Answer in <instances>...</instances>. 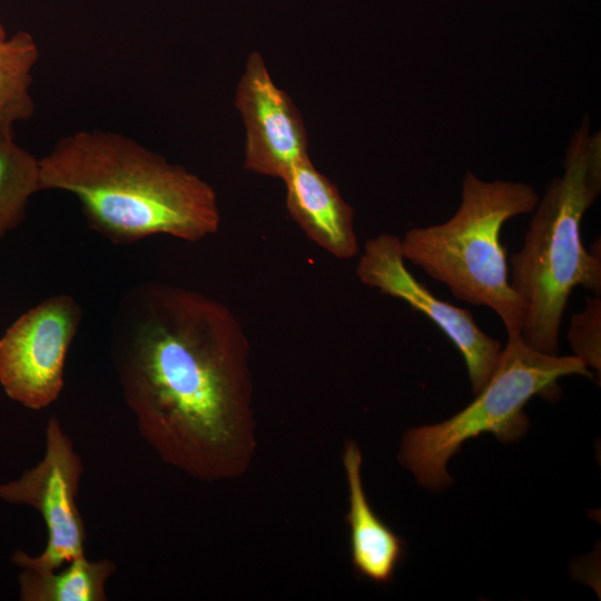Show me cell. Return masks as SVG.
Instances as JSON below:
<instances>
[{
    "label": "cell",
    "mask_w": 601,
    "mask_h": 601,
    "mask_svg": "<svg viewBox=\"0 0 601 601\" xmlns=\"http://www.w3.org/2000/svg\"><path fill=\"white\" fill-rule=\"evenodd\" d=\"M111 357L141 437L205 482L247 472L256 453L250 346L221 302L160 282L120 298Z\"/></svg>",
    "instance_id": "cell-1"
},
{
    "label": "cell",
    "mask_w": 601,
    "mask_h": 601,
    "mask_svg": "<svg viewBox=\"0 0 601 601\" xmlns=\"http://www.w3.org/2000/svg\"><path fill=\"white\" fill-rule=\"evenodd\" d=\"M39 170L41 190L75 195L89 226L116 244L157 234L198 242L219 228L209 184L121 134L62 137L39 159Z\"/></svg>",
    "instance_id": "cell-2"
},
{
    "label": "cell",
    "mask_w": 601,
    "mask_h": 601,
    "mask_svg": "<svg viewBox=\"0 0 601 601\" xmlns=\"http://www.w3.org/2000/svg\"><path fill=\"white\" fill-rule=\"evenodd\" d=\"M601 193V132L585 115L569 139L563 174L554 177L533 209L519 252L510 256V284L524 309L522 339L542 353L559 354V334L574 287L601 292L600 242L588 252L581 236L584 214Z\"/></svg>",
    "instance_id": "cell-3"
},
{
    "label": "cell",
    "mask_w": 601,
    "mask_h": 601,
    "mask_svg": "<svg viewBox=\"0 0 601 601\" xmlns=\"http://www.w3.org/2000/svg\"><path fill=\"white\" fill-rule=\"evenodd\" d=\"M539 198L530 184L484 180L469 171L452 217L405 231L404 258L446 285L456 298L492 309L508 335L521 334L525 309L510 284L501 231L511 218L532 213Z\"/></svg>",
    "instance_id": "cell-4"
},
{
    "label": "cell",
    "mask_w": 601,
    "mask_h": 601,
    "mask_svg": "<svg viewBox=\"0 0 601 601\" xmlns=\"http://www.w3.org/2000/svg\"><path fill=\"white\" fill-rule=\"evenodd\" d=\"M569 375L593 377L575 355L545 354L529 346L521 334L508 335L490 380L471 404L441 423L405 432L402 465L423 486L445 487L452 481L447 461L465 441L489 432L503 442L521 437L529 425L525 404L535 395L554 400L560 395L558 381Z\"/></svg>",
    "instance_id": "cell-5"
},
{
    "label": "cell",
    "mask_w": 601,
    "mask_h": 601,
    "mask_svg": "<svg viewBox=\"0 0 601 601\" xmlns=\"http://www.w3.org/2000/svg\"><path fill=\"white\" fill-rule=\"evenodd\" d=\"M83 465L57 417L46 426V452L41 462L20 479L0 484V500L36 509L47 528V544L40 555L17 550L11 562L37 572L59 570L85 555L86 530L77 506Z\"/></svg>",
    "instance_id": "cell-6"
},
{
    "label": "cell",
    "mask_w": 601,
    "mask_h": 601,
    "mask_svg": "<svg viewBox=\"0 0 601 601\" xmlns=\"http://www.w3.org/2000/svg\"><path fill=\"white\" fill-rule=\"evenodd\" d=\"M80 321L77 300L59 294L27 311L6 331L0 338V384L12 401L42 410L59 397Z\"/></svg>",
    "instance_id": "cell-7"
},
{
    "label": "cell",
    "mask_w": 601,
    "mask_h": 601,
    "mask_svg": "<svg viewBox=\"0 0 601 601\" xmlns=\"http://www.w3.org/2000/svg\"><path fill=\"white\" fill-rule=\"evenodd\" d=\"M405 262L401 238L383 233L366 242L355 272L364 285L405 302L433 322L461 353L477 394L497 364L501 343L484 333L470 312L437 298Z\"/></svg>",
    "instance_id": "cell-8"
},
{
    "label": "cell",
    "mask_w": 601,
    "mask_h": 601,
    "mask_svg": "<svg viewBox=\"0 0 601 601\" xmlns=\"http://www.w3.org/2000/svg\"><path fill=\"white\" fill-rule=\"evenodd\" d=\"M235 104L246 128L247 170L284 179L295 165L309 158L300 114L289 96L274 83L256 51L247 59Z\"/></svg>",
    "instance_id": "cell-9"
},
{
    "label": "cell",
    "mask_w": 601,
    "mask_h": 601,
    "mask_svg": "<svg viewBox=\"0 0 601 601\" xmlns=\"http://www.w3.org/2000/svg\"><path fill=\"white\" fill-rule=\"evenodd\" d=\"M283 180L287 210L306 236L336 258L356 256L359 247L354 209L311 158L295 165Z\"/></svg>",
    "instance_id": "cell-10"
},
{
    "label": "cell",
    "mask_w": 601,
    "mask_h": 601,
    "mask_svg": "<svg viewBox=\"0 0 601 601\" xmlns=\"http://www.w3.org/2000/svg\"><path fill=\"white\" fill-rule=\"evenodd\" d=\"M343 465L348 487V512L352 563L356 572L375 583L393 579L404 554V542L373 511L366 497L362 475V453L353 441L346 443Z\"/></svg>",
    "instance_id": "cell-11"
},
{
    "label": "cell",
    "mask_w": 601,
    "mask_h": 601,
    "mask_svg": "<svg viewBox=\"0 0 601 601\" xmlns=\"http://www.w3.org/2000/svg\"><path fill=\"white\" fill-rule=\"evenodd\" d=\"M115 571L114 561H89L86 556L72 560L63 570L37 572L22 569L20 600L106 601L105 585Z\"/></svg>",
    "instance_id": "cell-12"
},
{
    "label": "cell",
    "mask_w": 601,
    "mask_h": 601,
    "mask_svg": "<svg viewBox=\"0 0 601 601\" xmlns=\"http://www.w3.org/2000/svg\"><path fill=\"white\" fill-rule=\"evenodd\" d=\"M39 58L32 36L18 31L0 39V140L14 139V125L30 119L35 102L30 95L31 71Z\"/></svg>",
    "instance_id": "cell-13"
},
{
    "label": "cell",
    "mask_w": 601,
    "mask_h": 601,
    "mask_svg": "<svg viewBox=\"0 0 601 601\" xmlns=\"http://www.w3.org/2000/svg\"><path fill=\"white\" fill-rule=\"evenodd\" d=\"M39 190V159L14 139L0 140V239L22 221L30 197Z\"/></svg>",
    "instance_id": "cell-14"
},
{
    "label": "cell",
    "mask_w": 601,
    "mask_h": 601,
    "mask_svg": "<svg viewBox=\"0 0 601 601\" xmlns=\"http://www.w3.org/2000/svg\"><path fill=\"white\" fill-rule=\"evenodd\" d=\"M568 341L587 367L600 373L601 363V298L600 295L585 297L581 312L572 315L568 328Z\"/></svg>",
    "instance_id": "cell-15"
},
{
    "label": "cell",
    "mask_w": 601,
    "mask_h": 601,
    "mask_svg": "<svg viewBox=\"0 0 601 601\" xmlns=\"http://www.w3.org/2000/svg\"><path fill=\"white\" fill-rule=\"evenodd\" d=\"M6 38H7L6 29L0 22V39H6Z\"/></svg>",
    "instance_id": "cell-16"
}]
</instances>
